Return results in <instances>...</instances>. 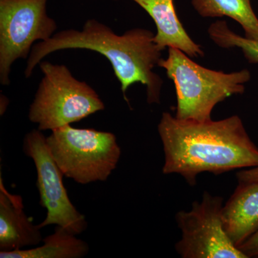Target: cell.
<instances>
[{
    "label": "cell",
    "instance_id": "cell-1",
    "mask_svg": "<svg viewBox=\"0 0 258 258\" xmlns=\"http://www.w3.org/2000/svg\"><path fill=\"white\" fill-rule=\"evenodd\" d=\"M158 132L164 152L163 174H179L191 186L203 172L220 175L258 166V148L238 115L199 122L164 112Z\"/></svg>",
    "mask_w": 258,
    "mask_h": 258
},
{
    "label": "cell",
    "instance_id": "cell-2",
    "mask_svg": "<svg viewBox=\"0 0 258 258\" xmlns=\"http://www.w3.org/2000/svg\"><path fill=\"white\" fill-rule=\"evenodd\" d=\"M154 34L147 29L134 28L117 35L109 27L89 19L81 30L69 29L56 32L46 41L32 47L27 61L25 76L28 79L44 57L56 51L84 49L98 52L111 62L115 77L120 83L124 100L126 91L134 83L147 90L149 104H159L163 80L154 71L162 60L161 50L154 41Z\"/></svg>",
    "mask_w": 258,
    "mask_h": 258
},
{
    "label": "cell",
    "instance_id": "cell-3",
    "mask_svg": "<svg viewBox=\"0 0 258 258\" xmlns=\"http://www.w3.org/2000/svg\"><path fill=\"white\" fill-rule=\"evenodd\" d=\"M175 86V117L181 120L208 121L220 102L233 95L243 94L251 79L247 69L227 73L207 69L191 60L184 52L168 48V56L159 62Z\"/></svg>",
    "mask_w": 258,
    "mask_h": 258
},
{
    "label": "cell",
    "instance_id": "cell-4",
    "mask_svg": "<svg viewBox=\"0 0 258 258\" xmlns=\"http://www.w3.org/2000/svg\"><path fill=\"white\" fill-rule=\"evenodd\" d=\"M40 67L43 77L28 114L38 130L52 132L105 109L96 91L76 79L64 64L42 61Z\"/></svg>",
    "mask_w": 258,
    "mask_h": 258
},
{
    "label": "cell",
    "instance_id": "cell-5",
    "mask_svg": "<svg viewBox=\"0 0 258 258\" xmlns=\"http://www.w3.org/2000/svg\"><path fill=\"white\" fill-rule=\"evenodd\" d=\"M47 144L64 176L80 184L106 181L121 154L113 133L71 125L52 131Z\"/></svg>",
    "mask_w": 258,
    "mask_h": 258
},
{
    "label": "cell",
    "instance_id": "cell-6",
    "mask_svg": "<svg viewBox=\"0 0 258 258\" xmlns=\"http://www.w3.org/2000/svg\"><path fill=\"white\" fill-rule=\"evenodd\" d=\"M49 0H0V83L10 84L11 67L28 59L33 43L46 41L57 23L47 13Z\"/></svg>",
    "mask_w": 258,
    "mask_h": 258
},
{
    "label": "cell",
    "instance_id": "cell-7",
    "mask_svg": "<svg viewBox=\"0 0 258 258\" xmlns=\"http://www.w3.org/2000/svg\"><path fill=\"white\" fill-rule=\"evenodd\" d=\"M223 198L204 191L202 201L175 218L181 237L175 244L182 258H247L226 234L222 223Z\"/></svg>",
    "mask_w": 258,
    "mask_h": 258
},
{
    "label": "cell",
    "instance_id": "cell-8",
    "mask_svg": "<svg viewBox=\"0 0 258 258\" xmlns=\"http://www.w3.org/2000/svg\"><path fill=\"white\" fill-rule=\"evenodd\" d=\"M23 152L34 161L40 205L47 210L46 217L38 227L58 225L74 235L82 234L88 227L86 217L70 200L62 181L63 174L51 155L47 137L41 131L33 129L25 135Z\"/></svg>",
    "mask_w": 258,
    "mask_h": 258
},
{
    "label": "cell",
    "instance_id": "cell-9",
    "mask_svg": "<svg viewBox=\"0 0 258 258\" xmlns=\"http://www.w3.org/2000/svg\"><path fill=\"white\" fill-rule=\"evenodd\" d=\"M41 229L24 211L21 196L10 193L0 176V251H16L42 242Z\"/></svg>",
    "mask_w": 258,
    "mask_h": 258
},
{
    "label": "cell",
    "instance_id": "cell-10",
    "mask_svg": "<svg viewBox=\"0 0 258 258\" xmlns=\"http://www.w3.org/2000/svg\"><path fill=\"white\" fill-rule=\"evenodd\" d=\"M145 10L154 20L157 33L154 41L161 50L174 47L190 57H203L201 45L196 43L180 22L174 0H132Z\"/></svg>",
    "mask_w": 258,
    "mask_h": 258
},
{
    "label": "cell",
    "instance_id": "cell-11",
    "mask_svg": "<svg viewBox=\"0 0 258 258\" xmlns=\"http://www.w3.org/2000/svg\"><path fill=\"white\" fill-rule=\"evenodd\" d=\"M226 234L236 247L258 231V180L239 183L222 210Z\"/></svg>",
    "mask_w": 258,
    "mask_h": 258
},
{
    "label": "cell",
    "instance_id": "cell-12",
    "mask_svg": "<svg viewBox=\"0 0 258 258\" xmlns=\"http://www.w3.org/2000/svg\"><path fill=\"white\" fill-rule=\"evenodd\" d=\"M77 236L56 225L53 233L42 239L41 246L10 252L0 251V257L83 258L89 252V244L78 238Z\"/></svg>",
    "mask_w": 258,
    "mask_h": 258
},
{
    "label": "cell",
    "instance_id": "cell-13",
    "mask_svg": "<svg viewBox=\"0 0 258 258\" xmlns=\"http://www.w3.org/2000/svg\"><path fill=\"white\" fill-rule=\"evenodd\" d=\"M191 3L203 18L227 17L241 25L244 37L258 40V18L251 0H191Z\"/></svg>",
    "mask_w": 258,
    "mask_h": 258
},
{
    "label": "cell",
    "instance_id": "cell-14",
    "mask_svg": "<svg viewBox=\"0 0 258 258\" xmlns=\"http://www.w3.org/2000/svg\"><path fill=\"white\" fill-rule=\"evenodd\" d=\"M208 32L210 38L217 46L224 49H240L249 63L258 64V40L237 35L229 28L225 20L212 23Z\"/></svg>",
    "mask_w": 258,
    "mask_h": 258
},
{
    "label": "cell",
    "instance_id": "cell-15",
    "mask_svg": "<svg viewBox=\"0 0 258 258\" xmlns=\"http://www.w3.org/2000/svg\"><path fill=\"white\" fill-rule=\"evenodd\" d=\"M246 257L258 258V231L237 247Z\"/></svg>",
    "mask_w": 258,
    "mask_h": 258
},
{
    "label": "cell",
    "instance_id": "cell-16",
    "mask_svg": "<svg viewBox=\"0 0 258 258\" xmlns=\"http://www.w3.org/2000/svg\"><path fill=\"white\" fill-rule=\"evenodd\" d=\"M113 1H117V0H113Z\"/></svg>",
    "mask_w": 258,
    "mask_h": 258
}]
</instances>
